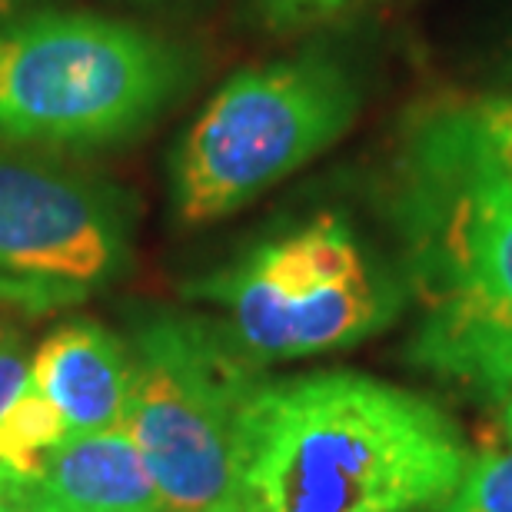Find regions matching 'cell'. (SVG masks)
<instances>
[{
    "mask_svg": "<svg viewBox=\"0 0 512 512\" xmlns=\"http://www.w3.org/2000/svg\"><path fill=\"white\" fill-rule=\"evenodd\" d=\"M389 220L419 313L409 360L512 393V177L473 100H429L409 114L389 167Z\"/></svg>",
    "mask_w": 512,
    "mask_h": 512,
    "instance_id": "obj_1",
    "label": "cell"
},
{
    "mask_svg": "<svg viewBox=\"0 0 512 512\" xmlns=\"http://www.w3.org/2000/svg\"><path fill=\"white\" fill-rule=\"evenodd\" d=\"M466 469L463 433L426 396L343 370L266 380L230 512H433Z\"/></svg>",
    "mask_w": 512,
    "mask_h": 512,
    "instance_id": "obj_2",
    "label": "cell"
},
{
    "mask_svg": "<svg viewBox=\"0 0 512 512\" xmlns=\"http://www.w3.org/2000/svg\"><path fill=\"white\" fill-rule=\"evenodd\" d=\"M177 40L87 10H34L0 24V140L100 150L140 137L190 87Z\"/></svg>",
    "mask_w": 512,
    "mask_h": 512,
    "instance_id": "obj_3",
    "label": "cell"
},
{
    "mask_svg": "<svg viewBox=\"0 0 512 512\" xmlns=\"http://www.w3.org/2000/svg\"><path fill=\"white\" fill-rule=\"evenodd\" d=\"M360 107V80L326 47L230 74L170 153L173 217L203 227L243 210L340 143Z\"/></svg>",
    "mask_w": 512,
    "mask_h": 512,
    "instance_id": "obj_4",
    "label": "cell"
},
{
    "mask_svg": "<svg viewBox=\"0 0 512 512\" xmlns=\"http://www.w3.org/2000/svg\"><path fill=\"white\" fill-rule=\"evenodd\" d=\"M127 433L163 512H230L243 419L266 380L217 320L150 313L133 326Z\"/></svg>",
    "mask_w": 512,
    "mask_h": 512,
    "instance_id": "obj_5",
    "label": "cell"
},
{
    "mask_svg": "<svg viewBox=\"0 0 512 512\" xmlns=\"http://www.w3.org/2000/svg\"><path fill=\"white\" fill-rule=\"evenodd\" d=\"M193 296L217 303L233 340L263 366L383 333L403 313L406 283L353 223L316 213L193 283Z\"/></svg>",
    "mask_w": 512,
    "mask_h": 512,
    "instance_id": "obj_6",
    "label": "cell"
},
{
    "mask_svg": "<svg viewBox=\"0 0 512 512\" xmlns=\"http://www.w3.org/2000/svg\"><path fill=\"white\" fill-rule=\"evenodd\" d=\"M133 227L117 183L0 150V303L44 316L90 300L130 270Z\"/></svg>",
    "mask_w": 512,
    "mask_h": 512,
    "instance_id": "obj_7",
    "label": "cell"
},
{
    "mask_svg": "<svg viewBox=\"0 0 512 512\" xmlns=\"http://www.w3.org/2000/svg\"><path fill=\"white\" fill-rule=\"evenodd\" d=\"M130 346L94 320L57 326L30 360V386L64 416L70 436L127 426Z\"/></svg>",
    "mask_w": 512,
    "mask_h": 512,
    "instance_id": "obj_8",
    "label": "cell"
},
{
    "mask_svg": "<svg viewBox=\"0 0 512 512\" xmlns=\"http://www.w3.org/2000/svg\"><path fill=\"white\" fill-rule=\"evenodd\" d=\"M0 499L7 512H163L127 429L74 436L37 483L0 493Z\"/></svg>",
    "mask_w": 512,
    "mask_h": 512,
    "instance_id": "obj_9",
    "label": "cell"
},
{
    "mask_svg": "<svg viewBox=\"0 0 512 512\" xmlns=\"http://www.w3.org/2000/svg\"><path fill=\"white\" fill-rule=\"evenodd\" d=\"M70 439L57 406L27 383L0 419V493L37 483Z\"/></svg>",
    "mask_w": 512,
    "mask_h": 512,
    "instance_id": "obj_10",
    "label": "cell"
},
{
    "mask_svg": "<svg viewBox=\"0 0 512 512\" xmlns=\"http://www.w3.org/2000/svg\"><path fill=\"white\" fill-rule=\"evenodd\" d=\"M439 512H512V446L469 463Z\"/></svg>",
    "mask_w": 512,
    "mask_h": 512,
    "instance_id": "obj_11",
    "label": "cell"
},
{
    "mask_svg": "<svg viewBox=\"0 0 512 512\" xmlns=\"http://www.w3.org/2000/svg\"><path fill=\"white\" fill-rule=\"evenodd\" d=\"M260 4V14L270 27L276 30H293L303 24H316L323 17H333L346 10L350 4H360V0H256Z\"/></svg>",
    "mask_w": 512,
    "mask_h": 512,
    "instance_id": "obj_12",
    "label": "cell"
},
{
    "mask_svg": "<svg viewBox=\"0 0 512 512\" xmlns=\"http://www.w3.org/2000/svg\"><path fill=\"white\" fill-rule=\"evenodd\" d=\"M479 127L493 143L496 157L503 160V167L512 177V94H493V97H476L473 100Z\"/></svg>",
    "mask_w": 512,
    "mask_h": 512,
    "instance_id": "obj_13",
    "label": "cell"
},
{
    "mask_svg": "<svg viewBox=\"0 0 512 512\" xmlns=\"http://www.w3.org/2000/svg\"><path fill=\"white\" fill-rule=\"evenodd\" d=\"M30 383V360L14 333H0V419Z\"/></svg>",
    "mask_w": 512,
    "mask_h": 512,
    "instance_id": "obj_14",
    "label": "cell"
},
{
    "mask_svg": "<svg viewBox=\"0 0 512 512\" xmlns=\"http://www.w3.org/2000/svg\"><path fill=\"white\" fill-rule=\"evenodd\" d=\"M27 4H37V0H0V14H14V10L27 7Z\"/></svg>",
    "mask_w": 512,
    "mask_h": 512,
    "instance_id": "obj_15",
    "label": "cell"
},
{
    "mask_svg": "<svg viewBox=\"0 0 512 512\" xmlns=\"http://www.w3.org/2000/svg\"><path fill=\"white\" fill-rule=\"evenodd\" d=\"M506 433H509V443H512V399H509V409H506Z\"/></svg>",
    "mask_w": 512,
    "mask_h": 512,
    "instance_id": "obj_16",
    "label": "cell"
},
{
    "mask_svg": "<svg viewBox=\"0 0 512 512\" xmlns=\"http://www.w3.org/2000/svg\"><path fill=\"white\" fill-rule=\"evenodd\" d=\"M0 512H7V506H4V499H0Z\"/></svg>",
    "mask_w": 512,
    "mask_h": 512,
    "instance_id": "obj_17",
    "label": "cell"
}]
</instances>
